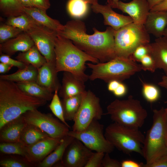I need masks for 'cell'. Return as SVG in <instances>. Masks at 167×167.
Segmentation results:
<instances>
[{"label":"cell","instance_id":"cell-1","mask_svg":"<svg viewBox=\"0 0 167 167\" xmlns=\"http://www.w3.org/2000/svg\"><path fill=\"white\" fill-rule=\"evenodd\" d=\"M94 33H86L85 23L76 20L68 21L58 34L71 40L79 48L100 62H108L116 57L114 50L115 30L110 26L101 32L93 28Z\"/></svg>","mask_w":167,"mask_h":167},{"label":"cell","instance_id":"cell-2","mask_svg":"<svg viewBox=\"0 0 167 167\" xmlns=\"http://www.w3.org/2000/svg\"><path fill=\"white\" fill-rule=\"evenodd\" d=\"M46 102L25 93L15 82L0 79V129L26 112L37 109Z\"/></svg>","mask_w":167,"mask_h":167},{"label":"cell","instance_id":"cell-3","mask_svg":"<svg viewBox=\"0 0 167 167\" xmlns=\"http://www.w3.org/2000/svg\"><path fill=\"white\" fill-rule=\"evenodd\" d=\"M54 50L57 72H70L84 82L89 79V76L85 72L86 62H99L77 47L71 40L58 34L55 40Z\"/></svg>","mask_w":167,"mask_h":167},{"label":"cell","instance_id":"cell-4","mask_svg":"<svg viewBox=\"0 0 167 167\" xmlns=\"http://www.w3.org/2000/svg\"><path fill=\"white\" fill-rule=\"evenodd\" d=\"M153 122L148 131L142 148L146 166L167 155V117L165 108L153 110Z\"/></svg>","mask_w":167,"mask_h":167},{"label":"cell","instance_id":"cell-5","mask_svg":"<svg viewBox=\"0 0 167 167\" xmlns=\"http://www.w3.org/2000/svg\"><path fill=\"white\" fill-rule=\"evenodd\" d=\"M86 64L92 71L89 79H100L107 83L114 80L122 82L142 70L140 64L131 58L118 57L106 62Z\"/></svg>","mask_w":167,"mask_h":167},{"label":"cell","instance_id":"cell-6","mask_svg":"<svg viewBox=\"0 0 167 167\" xmlns=\"http://www.w3.org/2000/svg\"><path fill=\"white\" fill-rule=\"evenodd\" d=\"M106 109L105 114L109 115L114 122L137 129L143 126L148 116L147 110L140 101L131 95L125 100H115Z\"/></svg>","mask_w":167,"mask_h":167},{"label":"cell","instance_id":"cell-7","mask_svg":"<svg viewBox=\"0 0 167 167\" xmlns=\"http://www.w3.org/2000/svg\"><path fill=\"white\" fill-rule=\"evenodd\" d=\"M105 136L114 148L126 154L135 152L142 156L144 135L139 129L113 122L106 128Z\"/></svg>","mask_w":167,"mask_h":167},{"label":"cell","instance_id":"cell-8","mask_svg":"<svg viewBox=\"0 0 167 167\" xmlns=\"http://www.w3.org/2000/svg\"><path fill=\"white\" fill-rule=\"evenodd\" d=\"M114 50L116 57L130 58L139 46L150 43L149 34L144 25L133 22L115 30Z\"/></svg>","mask_w":167,"mask_h":167},{"label":"cell","instance_id":"cell-9","mask_svg":"<svg viewBox=\"0 0 167 167\" xmlns=\"http://www.w3.org/2000/svg\"><path fill=\"white\" fill-rule=\"evenodd\" d=\"M103 130V125L94 120L83 131H69L68 135L79 140L92 151L109 154L114 147L106 138Z\"/></svg>","mask_w":167,"mask_h":167},{"label":"cell","instance_id":"cell-10","mask_svg":"<svg viewBox=\"0 0 167 167\" xmlns=\"http://www.w3.org/2000/svg\"><path fill=\"white\" fill-rule=\"evenodd\" d=\"M103 115L99 98L92 91L86 90L83 94L79 108L73 120L72 131H83L93 120H100Z\"/></svg>","mask_w":167,"mask_h":167},{"label":"cell","instance_id":"cell-11","mask_svg":"<svg viewBox=\"0 0 167 167\" xmlns=\"http://www.w3.org/2000/svg\"><path fill=\"white\" fill-rule=\"evenodd\" d=\"M28 124L35 126L51 137L62 139L69 131L67 126L50 113L45 114L37 109L28 111L22 115Z\"/></svg>","mask_w":167,"mask_h":167},{"label":"cell","instance_id":"cell-12","mask_svg":"<svg viewBox=\"0 0 167 167\" xmlns=\"http://www.w3.org/2000/svg\"><path fill=\"white\" fill-rule=\"evenodd\" d=\"M94 152L79 140L75 138L66 148L61 160L66 167H85Z\"/></svg>","mask_w":167,"mask_h":167},{"label":"cell","instance_id":"cell-13","mask_svg":"<svg viewBox=\"0 0 167 167\" xmlns=\"http://www.w3.org/2000/svg\"><path fill=\"white\" fill-rule=\"evenodd\" d=\"M27 33L47 62L55 63V42L58 33L51 30H39Z\"/></svg>","mask_w":167,"mask_h":167},{"label":"cell","instance_id":"cell-14","mask_svg":"<svg viewBox=\"0 0 167 167\" xmlns=\"http://www.w3.org/2000/svg\"><path fill=\"white\" fill-rule=\"evenodd\" d=\"M62 139L49 136L29 146L25 147V158L29 162L39 163L54 150Z\"/></svg>","mask_w":167,"mask_h":167},{"label":"cell","instance_id":"cell-15","mask_svg":"<svg viewBox=\"0 0 167 167\" xmlns=\"http://www.w3.org/2000/svg\"><path fill=\"white\" fill-rule=\"evenodd\" d=\"M112 8L127 13L135 24L144 25L150 9L147 0H132L128 2L119 1Z\"/></svg>","mask_w":167,"mask_h":167},{"label":"cell","instance_id":"cell-16","mask_svg":"<svg viewBox=\"0 0 167 167\" xmlns=\"http://www.w3.org/2000/svg\"><path fill=\"white\" fill-rule=\"evenodd\" d=\"M92 11L96 13L101 14L104 18L105 25L112 27L115 30L133 22L132 19L114 11L109 5H102L98 3L92 5Z\"/></svg>","mask_w":167,"mask_h":167},{"label":"cell","instance_id":"cell-17","mask_svg":"<svg viewBox=\"0 0 167 167\" xmlns=\"http://www.w3.org/2000/svg\"><path fill=\"white\" fill-rule=\"evenodd\" d=\"M55 63L46 62L38 69L36 82L40 85L54 93L61 86L57 76Z\"/></svg>","mask_w":167,"mask_h":167},{"label":"cell","instance_id":"cell-18","mask_svg":"<svg viewBox=\"0 0 167 167\" xmlns=\"http://www.w3.org/2000/svg\"><path fill=\"white\" fill-rule=\"evenodd\" d=\"M35 45L33 41L29 35L24 32L0 44V53L11 56L17 52L25 51Z\"/></svg>","mask_w":167,"mask_h":167},{"label":"cell","instance_id":"cell-19","mask_svg":"<svg viewBox=\"0 0 167 167\" xmlns=\"http://www.w3.org/2000/svg\"><path fill=\"white\" fill-rule=\"evenodd\" d=\"M144 25L149 34L156 38L163 36L167 26V11H150Z\"/></svg>","mask_w":167,"mask_h":167},{"label":"cell","instance_id":"cell-20","mask_svg":"<svg viewBox=\"0 0 167 167\" xmlns=\"http://www.w3.org/2000/svg\"><path fill=\"white\" fill-rule=\"evenodd\" d=\"M84 84L72 73L64 71L62 84L58 91L59 95L64 98L83 94L86 91Z\"/></svg>","mask_w":167,"mask_h":167},{"label":"cell","instance_id":"cell-21","mask_svg":"<svg viewBox=\"0 0 167 167\" xmlns=\"http://www.w3.org/2000/svg\"><path fill=\"white\" fill-rule=\"evenodd\" d=\"M27 125L22 115L8 122L0 129L1 141L20 143L22 132Z\"/></svg>","mask_w":167,"mask_h":167},{"label":"cell","instance_id":"cell-22","mask_svg":"<svg viewBox=\"0 0 167 167\" xmlns=\"http://www.w3.org/2000/svg\"><path fill=\"white\" fill-rule=\"evenodd\" d=\"M148 47L156 69L162 70L167 75V39L163 36L156 38Z\"/></svg>","mask_w":167,"mask_h":167},{"label":"cell","instance_id":"cell-23","mask_svg":"<svg viewBox=\"0 0 167 167\" xmlns=\"http://www.w3.org/2000/svg\"><path fill=\"white\" fill-rule=\"evenodd\" d=\"M24 11L38 23L50 30L58 33L63 28L64 25L48 16L46 11L35 7H24Z\"/></svg>","mask_w":167,"mask_h":167},{"label":"cell","instance_id":"cell-24","mask_svg":"<svg viewBox=\"0 0 167 167\" xmlns=\"http://www.w3.org/2000/svg\"><path fill=\"white\" fill-rule=\"evenodd\" d=\"M6 24L18 28L26 33L39 30H50L38 23L25 13L19 16L8 18Z\"/></svg>","mask_w":167,"mask_h":167},{"label":"cell","instance_id":"cell-25","mask_svg":"<svg viewBox=\"0 0 167 167\" xmlns=\"http://www.w3.org/2000/svg\"><path fill=\"white\" fill-rule=\"evenodd\" d=\"M38 73V69L31 65H28L12 74L1 75L0 79L16 83L36 81Z\"/></svg>","mask_w":167,"mask_h":167},{"label":"cell","instance_id":"cell-26","mask_svg":"<svg viewBox=\"0 0 167 167\" xmlns=\"http://www.w3.org/2000/svg\"><path fill=\"white\" fill-rule=\"evenodd\" d=\"M74 138L68 135L63 138L54 150L38 164L40 167H51L62 160L66 149Z\"/></svg>","mask_w":167,"mask_h":167},{"label":"cell","instance_id":"cell-27","mask_svg":"<svg viewBox=\"0 0 167 167\" xmlns=\"http://www.w3.org/2000/svg\"><path fill=\"white\" fill-rule=\"evenodd\" d=\"M16 58L26 65H31L38 69L47 62L35 45L28 50L19 53Z\"/></svg>","mask_w":167,"mask_h":167},{"label":"cell","instance_id":"cell-28","mask_svg":"<svg viewBox=\"0 0 167 167\" xmlns=\"http://www.w3.org/2000/svg\"><path fill=\"white\" fill-rule=\"evenodd\" d=\"M23 91L32 96L49 101L51 100L54 93L42 87L36 81L16 83Z\"/></svg>","mask_w":167,"mask_h":167},{"label":"cell","instance_id":"cell-29","mask_svg":"<svg viewBox=\"0 0 167 167\" xmlns=\"http://www.w3.org/2000/svg\"><path fill=\"white\" fill-rule=\"evenodd\" d=\"M49 136L38 127L27 124L22 132L20 143L24 146L28 147Z\"/></svg>","mask_w":167,"mask_h":167},{"label":"cell","instance_id":"cell-30","mask_svg":"<svg viewBox=\"0 0 167 167\" xmlns=\"http://www.w3.org/2000/svg\"><path fill=\"white\" fill-rule=\"evenodd\" d=\"M83 94L62 98L61 101L66 121H73L79 108Z\"/></svg>","mask_w":167,"mask_h":167},{"label":"cell","instance_id":"cell-31","mask_svg":"<svg viewBox=\"0 0 167 167\" xmlns=\"http://www.w3.org/2000/svg\"><path fill=\"white\" fill-rule=\"evenodd\" d=\"M0 9L4 15L8 18L25 13L24 7L19 0H0Z\"/></svg>","mask_w":167,"mask_h":167},{"label":"cell","instance_id":"cell-32","mask_svg":"<svg viewBox=\"0 0 167 167\" xmlns=\"http://www.w3.org/2000/svg\"><path fill=\"white\" fill-rule=\"evenodd\" d=\"M88 4L85 0H69L67 4V11L71 16L80 18L87 13Z\"/></svg>","mask_w":167,"mask_h":167},{"label":"cell","instance_id":"cell-33","mask_svg":"<svg viewBox=\"0 0 167 167\" xmlns=\"http://www.w3.org/2000/svg\"><path fill=\"white\" fill-rule=\"evenodd\" d=\"M141 81L142 93L145 99L148 102L153 103L157 101L160 96V92L156 86Z\"/></svg>","mask_w":167,"mask_h":167},{"label":"cell","instance_id":"cell-34","mask_svg":"<svg viewBox=\"0 0 167 167\" xmlns=\"http://www.w3.org/2000/svg\"><path fill=\"white\" fill-rule=\"evenodd\" d=\"M0 151L6 154L26 156L25 147L20 143L2 142L0 144Z\"/></svg>","mask_w":167,"mask_h":167},{"label":"cell","instance_id":"cell-35","mask_svg":"<svg viewBox=\"0 0 167 167\" xmlns=\"http://www.w3.org/2000/svg\"><path fill=\"white\" fill-rule=\"evenodd\" d=\"M58 93V90L55 91L49 107L53 114L60 121L70 127L69 125L64 118L62 105Z\"/></svg>","mask_w":167,"mask_h":167},{"label":"cell","instance_id":"cell-36","mask_svg":"<svg viewBox=\"0 0 167 167\" xmlns=\"http://www.w3.org/2000/svg\"><path fill=\"white\" fill-rule=\"evenodd\" d=\"M21 29L7 24L0 26V43H3L11 38H14L21 33Z\"/></svg>","mask_w":167,"mask_h":167},{"label":"cell","instance_id":"cell-37","mask_svg":"<svg viewBox=\"0 0 167 167\" xmlns=\"http://www.w3.org/2000/svg\"><path fill=\"white\" fill-rule=\"evenodd\" d=\"M107 88L109 91L118 97L124 96L127 92L126 85L122 82L117 80H112L109 82Z\"/></svg>","mask_w":167,"mask_h":167},{"label":"cell","instance_id":"cell-38","mask_svg":"<svg viewBox=\"0 0 167 167\" xmlns=\"http://www.w3.org/2000/svg\"><path fill=\"white\" fill-rule=\"evenodd\" d=\"M140 64L142 70L154 72L157 69L155 61L151 55L148 54L144 56L140 60Z\"/></svg>","mask_w":167,"mask_h":167},{"label":"cell","instance_id":"cell-39","mask_svg":"<svg viewBox=\"0 0 167 167\" xmlns=\"http://www.w3.org/2000/svg\"><path fill=\"white\" fill-rule=\"evenodd\" d=\"M149 44L141 45L137 47L133 53L130 58L136 62H140L144 56L149 54Z\"/></svg>","mask_w":167,"mask_h":167},{"label":"cell","instance_id":"cell-40","mask_svg":"<svg viewBox=\"0 0 167 167\" xmlns=\"http://www.w3.org/2000/svg\"><path fill=\"white\" fill-rule=\"evenodd\" d=\"M105 153L101 152H94L85 167H101L102 160Z\"/></svg>","mask_w":167,"mask_h":167},{"label":"cell","instance_id":"cell-41","mask_svg":"<svg viewBox=\"0 0 167 167\" xmlns=\"http://www.w3.org/2000/svg\"><path fill=\"white\" fill-rule=\"evenodd\" d=\"M0 61L13 66L17 67L18 69H21L25 67L27 65L18 60L13 59L8 55L2 54L0 56Z\"/></svg>","mask_w":167,"mask_h":167},{"label":"cell","instance_id":"cell-42","mask_svg":"<svg viewBox=\"0 0 167 167\" xmlns=\"http://www.w3.org/2000/svg\"><path fill=\"white\" fill-rule=\"evenodd\" d=\"M1 166L3 167H26L28 165L25 163L13 159L2 160L0 162Z\"/></svg>","mask_w":167,"mask_h":167},{"label":"cell","instance_id":"cell-43","mask_svg":"<svg viewBox=\"0 0 167 167\" xmlns=\"http://www.w3.org/2000/svg\"><path fill=\"white\" fill-rule=\"evenodd\" d=\"M102 167H121V163L118 160L111 158L109 153H105L102 160Z\"/></svg>","mask_w":167,"mask_h":167},{"label":"cell","instance_id":"cell-44","mask_svg":"<svg viewBox=\"0 0 167 167\" xmlns=\"http://www.w3.org/2000/svg\"><path fill=\"white\" fill-rule=\"evenodd\" d=\"M34 7L45 11L50 6L49 0H31Z\"/></svg>","mask_w":167,"mask_h":167},{"label":"cell","instance_id":"cell-45","mask_svg":"<svg viewBox=\"0 0 167 167\" xmlns=\"http://www.w3.org/2000/svg\"><path fill=\"white\" fill-rule=\"evenodd\" d=\"M146 167H167V155L158 159Z\"/></svg>","mask_w":167,"mask_h":167},{"label":"cell","instance_id":"cell-46","mask_svg":"<svg viewBox=\"0 0 167 167\" xmlns=\"http://www.w3.org/2000/svg\"><path fill=\"white\" fill-rule=\"evenodd\" d=\"M121 167H143L144 164L131 160H125L121 163Z\"/></svg>","mask_w":167,"mask_h":167},{"label":"cell","instance_id":"cell-47","mask_svg":"<svg viewBox=\"0 0 167 167\" xmlns=\"http://www.w3.org/2000/svg\"><path fill=\"white\" fill-rule=\"evenodd\" d=\"M167 11V0H164L162 2L152 7L150 11Z\"/></svg>","mask_w":167,"mask_h":167},{"label":"cell","instance_id":"cell-48","mask_svg":"<svg viewBox=\"0 0 167 167\" xmlns=\"http://www.w3.org/2000/svg\"><path fill=\"white\" fill-rule=\"evenodd\" d=\"M13 67L12 66L1 62L0 63V73H5L8 71Z\"/></svg>","mask_w":167,"mask_h":167},{"label":"cell","instance_id":"cell-49","mask_svg":"<svg viewBox=\"0 0 167 167\" xmlns=\"http://www.w3.org/2000/svg\"><path fill=\"white\" fill-rule=\"evenodd\" d=\"M164 0H147L150 10Z\"/></svg>","mask_w":167,"mask_h":167},{"label":"cell","instance_id":"cell-50","mask_svg":"<svg viewBox=\"0 0 167 167\" xmlns=\"http://www.w3.org/2000/svg\"><path fill=\"white\" fill-rule=\"evenodd\" d=\"M158 84L167 90V75L162 76L161 80L158 83Z\"/></svg>","mask_w":167,"mask_h":167},{"label":"cell","instance_id":"cell-51","mask_svg":"<svg viewBox=\"0 0 167 167\" xmlns=\"http://www.w3.org/2000/svg\"><path fill=\"white\" fill-rule=\"evenodd\" d=\"M24 7H34L31 0H19Z\"/></svg>","mask_w":167,"mask_h":167},{"label":"cell","instance_id":"cell-52","mask_svg":"<svg viewBox=\"0 0 167 167\" xmlns=\"http://www.w3.org/2000/svg\"><path fill=\"white\" fill-rule=\"evenodd\" d=\"M119 1V0H107V4L109 5L112 8Z\"/></svg>","mask_w":167,"mask_h":167},{"label":"cell","instance_id":"cell-53","mask_svg":"<svg viewBox=\"0 0 167 167\" xmlns=\"http://www.w3.org/2000/svg\"><path fill=\"white\" fill-rule=\"evenodd\" d=\"M88 4H90L92 5L96 4L98 3V0H85Z\"/></svg>","mask_w":167,"mask_h":167},{"label":"cell","instance_id":"cell-54","mask_svg":"<svg viewBox=\"0 0 167 167\" xmlns=\"http://www.w3.org/2000/svg\"><path fill=\"white\" fill-rule=\"evenodd\" d=\"M163 36L167 39V26L164 31Z\"/></svg>","mask_w":167,"mask_h":167},{"label":"cell","instance_id":"cell-55","mask_svg":"<svg viewBox=\"0 0 167 167\" xmlns=\"http://www.w3.org/2000/svg\"><path fill=\"white\" fill-rule=\"evenodd\" d=\"M165 111H166V115H167V108H165Z\"/></svg>","mask_w":167,"mask_h":167},{"label":"cell","instance_id":"cell-56","mask_svg":"<svg viewBox=\"0 0 167 167\" xmlns=\"http://www.w3.org/2000/svg\"><path fill=\"white\" fill-rule=\"evenodd\" d=\"M165 103H166V104L167 103V101H165Z\"/></svg>","mask_w":167,"mask_h":167}]
</instances>
